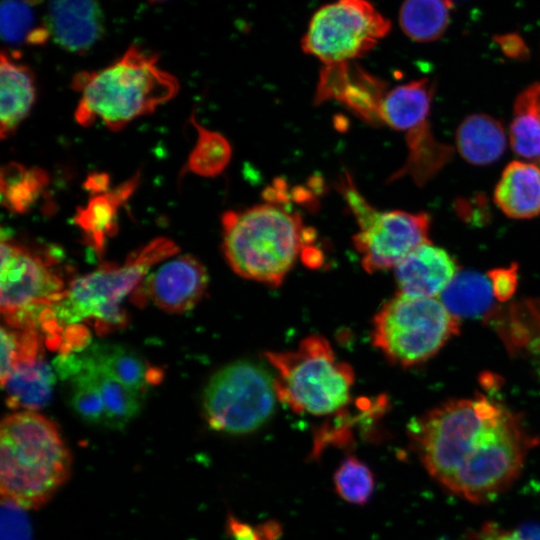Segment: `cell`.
<instances>
[{
    "label": "cell",
    "mask_w": 540,
    "mask_h": 540,
    "mask_svg": "<svg viewBox=\"0 0 540 540\" xmlns=\"http://www.w3.org/2000/svg\"><path fill=\"white\" fill-rule=\"evenodd\" d=\"M103 20L97 0H50L46 26L56 44L83 54L102 37Z\"/></svg>",
    "instance_id": "cell-15"
},
{
    "label": "cell",
    "mask_w": 540,
    "mask_h": 540,
    "mask_svg": "<svg viewBox=\"0 0 540 540\" xmlns=\"http://www.w3.org/2000/svg\"><path fill=\"white\" fill-rule=\"evenodd\" d=\"M52 260L2 234L0 306L8 326L37 327L43 310L64 297V282Z\"/></svg>",
    "instance_id": "cell-9"
},
{
    "label": "cell",
    "mask_w": 540,
    "mask_h": 540,
    "mask_svg": "<svg viewBox=\"0 0 540 540\" xmlns=\"http://www.w3.org/2000/svg\"><path fill=\"white\" fill-rule=\"evenodd\" d=\"M459 326L439 298L398 293L375 315L372 342L394 364L410 367L434 356Z\"/></svg>",
    "instance_id": "cell-7"
},
{
    "label": "cell",
    "mask_w": 540,
    "mask_h": 540,
    "mask_svg": "<svg viewBox=\"0 0 540 540\" xmlns=\"http://www.w3.org/2000/svg\"><path fill=\"white\" fill-rule=\"evenodd\" d=\"M267 202L223 213V252L232 268L246 279L278 286L304 247L314 238L287 200Z\"/></svg>",
    "instance_id": "cell-2"
},
{
    "label": "cell",
    "mask_w": 540,
    "mask_h": 540,
    "mask_svg": "<svg viewBox=\"0 0 540 540\" xmlns=\"http://www.w3.org/2000/svg\"><path fill=\"white\" fill-rule=\"evenodd\" d=\"M338 190L359 226L352 239L367 272L395 268L413 250L429 242L427 213L379 211L361 195L348 172L340 178Z\"/></svg>",
    "instance_id": "cell-8"
},
{
    "label": "cell",
    "mask_w": 540,
    "mask_h": 540,
    "mask_svg": "<svg viewBox=\"0 0 540 540\" xmlns=\"http://www.w3.org/2000/svg\"><path fill=\"white\" fill-rule=\"evenodd\" d=\"M457 273L451 255L430 242L417 247L395 267L399 293L410 297L438 298Z\"/></svg>",
    "instance_id": "cell-14"
},
{
    "label": "cell",
    "mask_w": 540,
    "mask_h": 540,
    "mask_svg": "<svg viewBox=\"0 0 540 540\" xmlns=\"http://www.w3.org/2000/svg\"><path fill=\"white\" fill-rule=\"evenodd\" d=\"M157 62L155 54L132 45L111 65L76 74L72 88L80 93L74 112L77 123L88 127L101 121L119 131L174 98L179 82Z\"/></svg>",
    "instance_id": "cell-1"
},
{
    "label": "cell",
    "mask_w": 540,
    "mask_h": 540,
    "mask_svg": "<svg viewBox=\"0 0 540 540\" xmlns=\"http://www.w3.org/2000/svg\"><path fill=\"white\" fill-rule=\"evenodd\" d=\"M54 382L55 375L41 355L16 366L1 383L9 407L34 411L49 402Z\"/></svg>",
    "instance_id": "cell-20"
},
{
    "label": "cell",
    "mask_w": 540,
    "mask_h": 540,
    "mask_svg": "<svg viewBox=\"0 0 540 540\" xmlns=\"http://www.w3.org/2000/svg\"><path fill=\"white\" fill-rule=\"evenodd\" d=\"M459 154L474 165H488L498 160L506 147V134L502 124L485 114L465 118L456 132Z\"/></svg>",
    "instance_id": "cell-21"
},
{
    "label": "cell",
    "mask_w": 540,
    "mask_h": 540,
    "mask_svg": "<svg viewBox=\"0 0 540 540\" xmlns=\"http://www.w3.org/2000/svg\"><path fill=\"white\" fill-rule=\"evenodd\" d=\"M49 183L48 173L39 167L9 163L1 170V203L10 212H27Z\"/></svg>",
    "instance_id": "cell-26"
},
{
    "label": "cell",
    "mask_w": 540,
    "mask_h": 540,
    "mask_svg": "<svg viewBox=\"0 0 540 540\" xmlns=\"http://www.w3.org/2000/svg\"><path fill=\"white\" fill-rule=\"evenodd\" d=\"M41 334L36 329L13 328L3 325L1 328V382L19 364L41 356Z\"/></svg>",
    "instance_id": "cell-29"
},
{
    "label": "cell",
    "mask_w": 540,
    "mask_h": 540,
    "mask_svg": "<svg viewBox=\"0 0 540 540\" xmlns=\"http://www.w3.org/2000/svg\"><path fill=\"white\" fill-rule=\"evenodd\" d=\"M518 533L525 540H540V527L537 525L524 526Z\"/></svg>",
    "instance_id": "cell-39"
},
{
    "label": "cell",
    "mask_w": 540,
    "mask_h": 540,
    "mask_svg": "<svg viewBox=\"0 0 540 540\" xmlns=\"http://www.w3.org/2000/svg\"><path fill=\"white\" fill-rule=\"evenodd\" d=\"M109 177L106 173L90 174L84 183V187L94 194H100L108 190Z\"/></svg>",
    "instance_id": "cell-36"
},
{
    "label": "cell",
    "mask_w": 540,
    "mask_h": 540,
    "mask_svg": "<svg viewBox=\"0 0 540 540\" xmlns=\"http://www.w3.org/2000/svg\"><path fill=\"white\" fill-rule=\"evenodd\" d=\"M439 297L447 310L459 319L484 315L495 295L488 275L464 271L456 274Z\"/></svg>",
    "instance_id": "cell-23"
},
{
    "label": "cell",
    "mask_w": 540,
    "mask_h": 540,
    "mask_svg": "<svg viewBox=\"0 0 540 540\" xmlns=\"http://www.w3.org/2000/svg\"><path fill=\"white\" fill-rule=\"evenodd\" d=\"M33 23V11L25 0H2L1 36L5 42L11 45L25 42Z\"/></svg>",
    "instance_id": "cell-31"
},
{
    "label": "cell",
    "mask_w": 540,
    "mask_h": 540,
    "mask_svg": "<svg viewBox=\"0 0 540 540\" xmlns=\"http://www.w3.org/2000/svg\"><path fill=\"white\" fill-rule=\"evenodd\" d=\"M265 357L276 371L277 398L294 412L328 415L350 401L353 369L336 358L322 336L311 335L296 350L267 352Z\"/></svg>",
    "instance_id": "cell-6"
},
{
    "label": "cell",
    "mask_w": 540,
    "mask_h": 540,
    "mask_svg": "<svg viewBox=\"0 0 540 540\" xmlns=\"http://www.w3.org/2000/svg\"><path fill=\"white\" fill-rule=\"evenodd\" d=\"M260 540H278L281 536V526L274 521L266 522L257 528Z\"/></svg>",
    "instance_id": "cell-37"
},
{
    "label": "cell",
    "mask_w": 540,
    "mask_h": 540,
    "mask_svg": "<svg viewBox=\"0 0 540 540\" xmlns=\"http://www.w3.org/2000/svg\"><path fill=\"white\" fill-rule=\"evenodd\" d=\"M433 86L428 79L414 80L387 90L381 106V124L406 133L429 121Z\"/></svg>",
    "instance_id": "cell-19"
},
{
    "label": "cell",
    "mask_w": 540,
    "mask_h": 540,
    "mask_svg": "<svg viewBox=\"0 0 540 540\" xmlns=\"http://www.w3.org/2000/svg\"><path fill=\"white\" fill-rule=\"evenodd\" d=\"M494 199L510 218L529 219L540 214V168L522 161L509 163L496 185Z\"/></svg>",
    "instance_id": "cell-18"
},
{
    "label": "cell",
    "mask_w": 540,
    "mask_h": 540,
    "mask_svg": "<svg viewBox=\"0 0 540 540\" xmlns=\"http://www.w3.org/2000/svg\"><path fill=\"white\" fill-rule=\"evenodd\" d=\"M496 300L506 301L511 298L517 286V266L511 264L507 268H496L487 273Z\"/></svg>",
    "instance_id": "cell-33"
},
{
    "label": "cell",
    "mask_w": 540,
    "mask_h": 540,
    "mask_svg": "<svg viewBox=\"0 0 540 540\" xmlns=\"http://www.w3.org/2000/svg\"><path fill=\"white\" fill-rule=\"evenodd\" d=\"M387 91L384 81L351 62L324 65L315 102L335 99L369 124H381L380 106Z\"/></svg>",
    "instance_id": "cell-12"
},
{
    "label": "cell",
    "mask_w": 540,
    "mask_h": 540,
    "mask_svg": "<svg viewBox=\"0 0 540 540\" xmlns=\"http://www.w3.org/2000/svg\"><path fill=\"white\" fill-rule=\"evenodd\" d=\"M149 2L151 3H158V2H163V1H166V0H148Z\"/></svg>",
    "instance_id": "cell-42"
},
{
    "label": "cell",
    "mask_w": 540,
    "mask_h": 540,
    "mask_svg": "<svg viewBox=\"0 0 540 540\" xmlns=\"http://www.w3.org/2000/svg\"><path fill=\"white\" fill-rule=\"evenodd\" d=\"M86 353L97 365L142 395L161 379L159 370L152 368L135 351L123 345L99 343L90 347Z\"/></svg>",
    "instance_id": "cell-22"
},
{
    "label": "cell",
    "mask_w": 540,
    "mask_h": 540,
    "mask_svg": "<svg viewBox=\"0 0 540 540\" xmlns=\"http://www.w3.org/2000/svg\"><path fill=\"white\" fill-rule=\"evenodd\" d=\"M69 450L56 425L34 411L5 417L0 430L2 500L23 509L43 506L70 474Z\"/></svg>",
    "instance_id": "cell-3"
},
{
    "label": "cell",
    "mask_w": 540,
    "mask_h": 540,
    "mask_svg": "<svg viewBox=\"0 0 540 540\" xmlns=\"http://www.w3.org/2000/svg\"><path fill=\"white\" fill-rule=\"evenodd\" d=\"M507 412L484 396L452 400L412 420L408 432L429 474L449 488L490 442Z\"/></svg>",
    "instance_id": "cell-4"
},
{
    "label": "cell",
    "mask_w": 540,
    "mask_h": 540,
    "mask_svg": "<svg viewBox=\"0 0 540 540\" xmlns=\"http://www.w3.org/2000/svg\"><path fill=\"white\" fill-rule=\"evenodd\" d=\"M527 349L534 354L535 356H538L540 360V329L539 332H536V336H533L530 338V340L527 341Z\"/></svg>",
    "instance_id": "cell-40"
},
{
    "label": "cell",
    "mask_w": 540,
    "mask_h": 540,
    "mask_svg": "<svg viewBox=\"0 0 540 540\" xmlns=\"http://www.w3.org/2000/svg\"><path fill=\"white\" fill-rule=\"evenodd\" d=\"M177 251L172 240L158 237L130 253L123 264L105 263L75 279L53 306L59 324L65 328L90 321L103 334L121 328L126 324V314L121 308L125 297L143 282L151 267Z\"/></svg>",
    "instance_id": "cell-5"
},
{
    "label": "cell",
    "mask_w": 540,
    "mask_h": 540,
    "mask_svg": "<svg viewBox=\"0 0 540 540\" xmlns=\"http://www.w3.org/2000/svg\"><path fill=\"white\" fill-rule=\"evenodd\" d=\"M27 3H29L30 5H33V4H38L40 3L42 0H25Z\"/></svg>",
    "instance_id": "cell-41"
},
{
    "label": "cell",
    "mask_w": 540,
    "mask_h": 540,
    "mask_svg": "<svg viewBox=\"0 0 540 540\" xmlns=\"http://www.w3.org/2000/svg\"><path fill=\"white\" fill-rule=\"evenodd\" d=\"M334 483L342 499L352 504L363 505L371 497L374 479L368 466L356 457H347L334 475Z\"/></svg>",
    "instance_id": "cell-30"
},
{
    "label": "cell",
    "mask_w": 540,
    "mask_h": 540,
    "mask_svg": "<svg viewBox=\"0 0 540 540\" xmlns=\"http://www.w3.org/2000/svg\"><path fill=\"white\" fill-rule=\"evenodd\" d=\"M191 122L197 130V141L188 156L184 172L202 177H215L221 174L230 162L231 145L222 134L200 125L194 115Z\"/></svg>",
    "instance_id": "cell-28"
},
{
    "label": "cell",
    "mask_w": 540,
    "mask_h": 540,
    "mask_svg": "<svg viewBox=\"0 0 540 540\" xmlns=\"http://www.w3.org/2000/svg\"><path fill=\"white\" fill-rule=\"evenodd\" d=\"M106 408L108 427L123 428L141 410L142 394L136 392L97 365L85 352Z\"/></svg>",
    "instance_id": "cell-27"
},
{
    "label": "cell",
    "mask_w": 540,
    "mask_h": 540,
    "mask_svg": "<svg viewBox=\"0 0 540 540\" xmlns=\"http://www.w3.org/2000/svg\"><path fill=\"white\" fill-rule=\"evenodd\" d=\"M23 508L6 500H2L1 512V539L2 540H30L31 532Z\"/></svg>",
    "instance_id": "cell-32"
},
{
    "label": "cell",
    "mask_w": 540,
    "mask_h": 540,
    "mask_svg": "<svg viewBox=\"0 0 540 540\" xmlns=\"http://www.w3.org/2000/svg\"><path fill=\"white\" fill-rule=\"evenodd\" d=\"M452 0H405L399 13L403 32L417 42H431L447 30Z\"/></svg>",
    "instance_id": "cell-24"
},
{
    "label": "cell",
    "mask_w": 540,
    "mask_h": 540,
    "mask_svg": "<svg viewBox=\"0 0 540 540\" xmlns=\"http://www.w3.org/2000/svg\"><path fill=\"white\" fill-rule=\"evenodd\" d=\"M277 398L274 378L250 361L229 364L209 380L203 394L208 424L228 434H247L272 415Z\"/></svg>",
    "instance_id": "cell-10"
},
{
    "label": "cell",
    "mask_w": 540,
    "mask_h": 540,
    "mask_svg": "<svg viewBox=\"0 0 540 540\" xmlns=\"http://www.w3.org/2000/svg\"><path fill=\"white\" fill-rule=\"evenodd\" d=\"M50 35L47 26L35 27L28 34L25 43L30 45H43L48 41Z\"/></svg>",
    "instance_id": "cell-38"
},
{
    "label": "cell",
    "mask_w": 540,
    "mask_h": 540,
    "mask_svg": "<svg viewBox=\"0 0 540 540\" xmlns=\"http://www.w3.org/2000/svg\"><path fill=\"white\" fill-rule=\"evenodd\" d=\"M139 173L119 186L90 197L87 204L79 207L74 216V223L82 230L88 245L97 253H102L107 239L118 230L117 214L134 193Z\"/></svg>",
    "instance_id": "cell-16"
},
{
    "label": "cell",
    "mask_w": 540,
    "mask_h": 540,
    "mask_svg": "<svg viewBox=\"0 0 540 540\" xmlns=\"http://www.w3.org/2000/svg\"><path fill=\"white\" fill-rule=\"evenodd\" d=\"M391 27L367 0H337L315 12L301 42L324 65L351 62L372 50Z\"/></svg>",
    "instance_id": "cell-11"
},
{
    "label": "cell",
    "mask_w": 540,
    "mask_h": 540,
    "mask_svg": "<svg viewBox=\"0 0 540 540\" xmlns=\"http://www.w3.org/2000/svg\"><path fill=\"white\" fill-rule=\"evenodd\" d=\"M510 142L516 154L540 160V84L529 86L517 97Z\"/></svg>",
    "instance_id": "cell-25"
},
{
    "label": "cell",
    "mask_w": 540,
    "mask_h": 540,
    "mask_svg": "<svg viewBox=\"0 0 540 540\" xmlns=\"http://www.w3.org/2000/svg\"><path fill=\"white\" fill-rule=\"evenodd\" d=\"M481 540H525L518 532H509L493 524L486 525L480 536Z\"/></svg>",
    "instance_id": "cell-35"
},
{
    "label": "cell",
    "mask_w": 540,
    "mask_h": 540,
    "mask_svg": "<svg viewBox=\"0 0 540 540\" xmlns=\"http://www.w3.org/2000/svg\"><path fill=\"white\" fill-rule=\"evenodd\" d=\"M36 99L32 70L11 59L5 51L0 62V135L11 136L28 116Z\"/></svg>",
    "instance_id": "cell-17"
},
{
    "label": "cell",
    "mask_w": 540,
    "mask_h": 540,
    "mask_svg": "<svg viewBox=\"0 0 540 540\" xmlns=\"http://www.w3.org/2000/svg\"><path fill=\"white\" fill-rule=\"evenodd\" d=\"M227 531L233 540H260L257 529L234 516L227 520Z\"/></svg>",
    "instance_id": "cell-34"
},
{
    "label": "cell",
    "mask_w": 540,
    "mask_h": 540,
    "mask_svg": "<svg viewBox=\"0 0 540 540\" xmlns=\"http://www.w3.org/2000/svg\"><path fill=\"white\" fill-rule=\"evenodd\" d=\"M146 297L159 308L181 313L192 309L208 285V274L200 261L181 255L163 263L143 280ZM143 294V296H144Z\"/></svg>",
    "instance_id": "cell-13"
}]
</instances>
